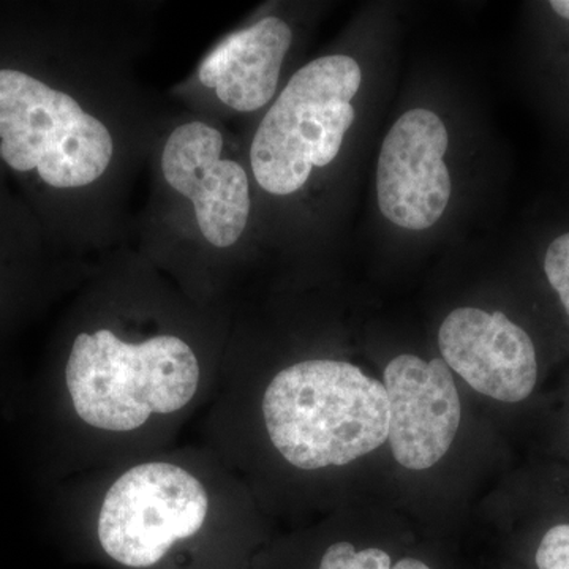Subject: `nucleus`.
<instances>
[{
	"mask_svg": "<svg viewBox=\"0 0 569 569\" xmlns=\"http://www.w3.org/2000/svg\"><path fill=\"white\" fill-rule=\"evenodd\" d=\"M266 429L291 466H347L388 440L385 385L343 361L298 362L272 378L263 397Z\"/></svg>",
	"mask_w": 569,
	"mask_h": 569,
	"instance_id": "nucleus-1",
	"label": "nucleus"
},
{
	"mask_svg": "<svg viewBox=\"0 0 569 569\" xmlns=\"http://www.w3.org/2000/svg\"><path fill=\"white\" fill-rule=\"evenodd\" d=\"M200 362L176 336L123 342L110 329L74 339L66 385L74 413L96 429L130 432L152 413L189 406L200 385Z\"/></svg>",
	"mask_w": 569,
	"mask_h": 569,
	"instance_id": "nucleus-2",
	"label": "nucleus"
},
{
	"mask_svg": "<svg viewBox=\"0 0 569 569\" xmlns=\"http://www.w3.org/2000/svg\"><path fill=\"white\" fill-rule=\"evenodd\" d=\"M361 80V67L348 56H326L296 71L250 148L261 189L279 197L298 192L313 168L336 159L355 122L351 100Z\"/></svg>",
	"mask_w": 569,
	"mask_h": 569,
	"instance_id": "nucleus-3",
	"label": "nucleus"
},
{
	"mask_svg": "<svg viewBox=\"0 0 569 569\" xmlns=\"http://www.w3.org/2000/svg\"><path fill=\"white\" fill-rule=\"evenodd\" d=\"M0 140L3 162L56 189L97 181L114 151L110 130L73 97L18 70H0Z\"/></svg>",
	"mask_w": 569,
	"mask_h": 569,
	"instance_id": "nucleus-4",
	"label": "nucleus"
},
{
	"mask_svg": "<svg viewBox=\"0 0 569 569\" xmlns=\"http://www.w3.org/2000/svg\"><path fill=\"white\" fill-rule=\"evenodd\" d=\"M209 497L204 486L174 463L132 467L112 482L97 520L104 556L126 569H157L178 542L203 529Z\"/></svg>",
	"mask_w": 569,
	"mask_h": 569,
	"instance_id": "nucleus-5",
	"label": "nucleus"
},
{
	"mask_svg": "<svg viewBox=\"0 0 569 569\" xmlns=\"http://www.w3.org/2000/svg\"><path fill=\"white\" fill-rule=\"evenodd\" d=\"M448 142L443 121L425 108L406 112L389 130L377 168L378 206L389 222L421 231L441 219L452 189Z\"/></svg>",
	"mask_w": 569,
	"mask_h": 569,
	"instance_id": "nucleus-6",
	"label": "nucleus"
},
{
	"mask_svg": "<svg viewBox=\"0 0 569 569\" xmlns=\"http://www.w3.org/2000/svg\"><path fill=\"white\" fill-rule=\"evenodd\" d=\"M222 133L194 121L178 127L162 153L164 179L192 201L201 233L220 249L244 233L252 204L244 168L222 159Z\"/></svg>",
	"mask_w": 569,
	"mask_h": 569,
	"instance_id": "nucleus-7",
	"label": "nucleus"
},
{
	"mask_svg": "<svg viewBox=\"0 0 569 569\" xmlns=\"http://www.w3.org/2000/svg\"><path fill=\"white\" fill-rule=\"evenodd\" d=\"M392 455L400 466L426 470L447 455L460 425L455 378L443 359L397 356L385 369Z\"/></svg>",
	"mask_w": 569,
	"mask_h": 569,
	"instance_id": "nucleus-8",
	"label": "nucleus"
},
{
	"mask_svg": "<svg viewBox=\"0 0 569 569\" xmlns=\"http://www.w3.org/2000/svg\"><path fill=\"white\" fill-rule=\"evenodd\" d=\"M443 361L475 391L500 402H522L538 378L530 336L505 313L462 307L438 332Z\"/></svg>",
	"mask_w": 569,
	"mask_h": 569,
	"instance_id": "nucleus-9",
	"label": "nucleus"
},
{
	"mask_svg": "<svg viewBox=\"0 0 569 569\" xmlns=\"http://www.w3.org/2000/svg\"><path fill=\"white\" fill-rule=\"evenodd\" d=\"M291 40L290 26L274 17L231 33L201 63V84L213 89L231 110H260L276 96Z\"/></svg>",
	"mask_w": 569,
	"mask_h": 569,
	"instance_id": "nucleus-10",
	"label": "nucleus"
},
{
	"mask_svg": "<svg viewBox=\"0 0 569 569\" xmlns=\"http://www.w3.org/2000/svg\"><path fill=\"white\" fill-rule=\"evenodd\" d=\"M318 569H391V557L381 549L356 550L340 541L326 549Z\"/></svg>",
	"mask_w": 569,
	"mask_h": 569,
	"instance_id": "nucleus-11",
	"label": "nucleus"
},
{
	"mask_svg": "<svg viewBox=\"0 0 569 569\" xmlns=\"http://www.w3.org/2000/svg\"><path fill=\"white\" fill-rule=\"evenodd\" d=\"M545 271L550 287L559 295L569 316V233L561 234L549 246L545 258Z\"/></svg>",
	"mask_w": 569,
	"mask_h": 569,
	"instance_id": "nucleus-12",
	"label": "nucleus"
},
{
	"mask_svg": "<svg viewBox=\"0 0 569 569\" xmlns=\"http://www.w3.org/2000/svg\"><path fill=\"white\" fill-rule=\"evenodd\" d=\"M538 569H569V523L552 527L539 542Z\"/></svg>",
	"mask_w": 569,
	"mask_h": 569,
	"instance_id": "nucleus-13",
	"label": "nucleus"
},
{
	"mask_svg": "<svg viewBox=\"0 0 569 569\" xmlns=\"http://www.w3.org/2000/svg\"><path fill=\"white\" fill-rule=\"evenodd\" d=\"M391 569H430L427 567L426 563H422V561H419L417 559H403L397 561L395 567H391Z\"/></svg>",
	"mask_w": 569,
	"mask_h": 569,
	"instance_id": "nucleus-14",
	"label": "nucleus"
},
{
	"mask_svg": "<svg viewBox=\"0 0 569 569\" xmlns=\"http://www.w3.org/2000/svg\"><path fill=\"white\" fill-rule=\"evenodd\" d=\"M550 7H552V10L556 11L559 17L569 20V0H552Z\"/></svg>",
	"mask_w": 569,
	"mask_h": 569,
	"instance_id": "nucleus-15",
	"label": "nucleus"
}]
</instances>
